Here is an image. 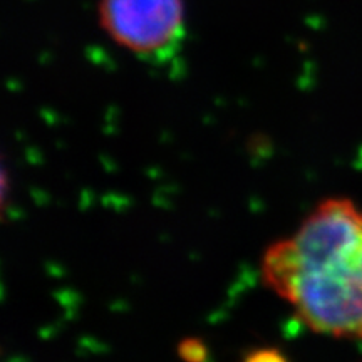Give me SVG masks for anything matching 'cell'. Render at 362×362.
Here are the masks:
<instances>
[{
    "label": "cell",
    "mask_w": 362,
    "mask_h": 362,
    "mask_svg": "<svg viewBox=\"0 0 362 362\" xmlns=\"http://www.w3.org/2000/svg\"><path fill=\"white\" fill-rule=\"evenodd\" d=\"M99 24L126 51L158 56L183 35V0H101Z\"/></svg>",
    "instance_id": "cell-2"
},
{
    "label": "cell",
    "mask_w": 362,
    "mask_h": 362,
    "mask_svg": "<svg viewBox=\"0 0 362 362\" xmlns=\"http://www.w3.org/2000/svg\"><path fill=\"white\" fill-rule=\"evenodd\" d=\"M242 362H288V359L282 351L275 347H260L248 352Z\"/></svg>",
    "instance_id": "cell-4"
},
{
    "label": "cell",
    "mask_w": 362,
    "mask_h": 362,
    "mask_svg": "<svg viewBox=\"0 0 362 362\" xmlns=\"http://www.w3.org/2000/svg\"><path fill=\"white\" fill-rule=\"evenodd\" d=\"M178 356L185 362H206L208 349L202 339L187 337L178 344Z\"/></svg>",
    "instance_id": "cell-3"
},
{
    "label": "cell",
    "mask_w": 362,
    "mask_h": 362,
    "mask_svg": "<svg viewBox=\"0 0 362 362\" xmlns=\"http://www.w3.org/2000/svg\"><path fill=\"white\" fill-rule=\"evenodd\" d=\"M260 277L312 332L362 341V208L347 197L317 203L267 247Z\"/></svg>",
    "instance_id": "cell-1"
}]
</instances>
